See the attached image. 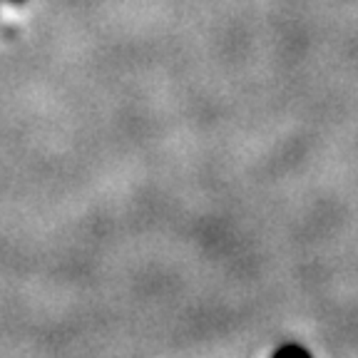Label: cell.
<instances>
[{
  "mask_svg": "<svg viewBox=\"0 0 358 358\" xmlns=\"http://www.w3.org/2000/svg\"><path fill=\"white\" fill-rule=\"evenodd\" d=\"M13 3H20V0H13Z\"/></svg>",
  "mask_w": 358,
  "mask_h": 358,
  "instance_id": "obj_2",
  "label": "cell"
},
{
  "mask_svg": "<svg viewBox=\"0 0 358 358\" xmlns=\"http://www.w3.org/2000/svg\"><path fill=\"white\" fill-rule=\"evenodd\" d=\"M286 353H299V356H306V351H303V348H299V346H286V348H279V351H276V356H286Z\"/></svg>",
  "mask_w": 358,
  "mask_h": 358,
  "instance_id": "obj_1",
  "label": "cell"
}]
</instances>
